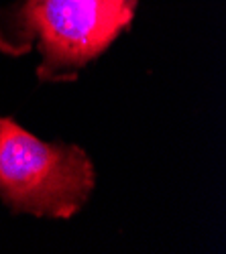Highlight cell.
Here are the masks:
<instances>
[{"label":"cell","instance_id":"obj_2","mask_svg":"<svg viewBox=\"0 0 226 254\" xmlns=\"http://www.w3.org/2000/svg\"><path fill=\"white\" fill-rule=\"evenodd\" d=\"M96 187L92 159L77 144L45 142L0 116V201L12 214L70 220Z\"/></svg>","mask_w":226,"mask_h":254},{"label":"cell","instance_id":"obj_1","mask_svg":"<svg viewBox=\"0 0 226 254\" xmlns=\"http://www.w3.org/2000/svg\"><path fill=\"white\" fill-rule=\"evenodd\" d=\"M139 0H16L0 6V53L39 55V81H75L131 25Z\"/></svg>","mask_w":226,"mask_h":254}]
</instances>
